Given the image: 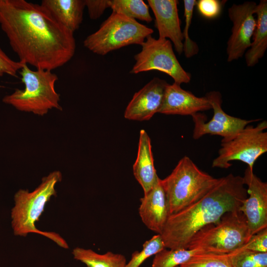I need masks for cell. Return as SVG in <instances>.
Wrapping results in <instances>:
<instances>
[{"instance_id":"1","label":"cell","mask_w":267,"mask_h":267,"mask_svg":"<svg viewBox=\"0 0 267 267\" xmlns=\"http://www.w3.org/2000/svg\"><path fill=\"white\" fill-rule=\"evenodd\" d=\"M0 26L20 62L52 71L73 57L74 33L61 25L41 4L0 0Z\"/></svg>"},{"instance_id":"2","label":"cell","mask_w":267,"mask_h":267,"mask_svg":"<svg viewBox=\"0 0 267 267\" xmlns=\"http://www.w3.org/2000/svg\"><path fill=\"white\" fill-rule=\"evenodd\" d=\"M245 185L243 177L228 174L199 200L170 215L160 234L165 247L188 249L202 228L217 222L228 212L239 211L247 197Z\"/></svg>"},{"instance_id":"3","label":"cell","mask_w":267,"mask_h":267,"mask_svg":"<svg viewBox=\"0 0 267 267\" xmlns=\"http://www.w3.org/2000/svg\"><path fill=\"white\" fill-rule=\"evenodd\" d=\"M62 174L53 171L44 177L40 184L33 191L19 189L14 196V205L11 210V226L15 235L25 237L28 233L43 235L65 249L69 248L66 241L58 233L41 231L35 223L53 196H56L55 185L62 180Z\"/></svg>"},{"instance_id":"4","label":"cell","mask_w":267,"mask_h":267,"mask_svg":"<svg viewBox=\"0 0 267 267\" xmlns=\"http://www.w3.org/2000/svg\"><path fill=\"white\" fill-rule=\"evenodd\" d=\"M25 88L16 89L2 98V102L17 110L44 116L53 108L62 110L60 94L55 89L57 75L48 70H32L25 64L19 70Z\"/></svg>"},{"instance_id":"5","label":"cell","mask_w":267,"mask_h":267,"mask_svg":"<svg viewBox=\"0 0 267 267\" xmlns=\"http://www.w3.org/2000/svg\"><path fill=\"white\" fill-rule=\"evenodd\" d=\"M220 178L201 170L189 157H182L172 173L161 180L170 215L199 200Z\"/></svg>"},{"instance_id":"6","label":"cell","mask_w":267,"mask_h":267,"mask_svg":"<svg viewBox=\"0 0 267 267\" xmlns=\"http://www.w3.org/2000/svg\"><path fill=\"white\" fill-rule=\"evenodd\" d=\"M250 238L246 219L239 210L225 214L217 222L198 231L191 239L188 249L228 254L241 248Z\"/></svg>"},{"instance_id":"7","label":"cell","mask_w":267,"mask_h":267,"mask_svg":"<svg viewBox=\"0 0 267 267\" xmlns=\"http://www.w3.org/2000/svg\"><path fill=\"white\" fill-rule=\"evenodd\" d=\"M153 32L136 20L112 12L98 30L85 39L84 46L94 53L104 55L131 44L141 45Z\"/></svg>"},{"instance_id":"8","label":"cell","mask_w":267,"mask_h":267,"mask_svg":"<svg viewBox=\"0 0 267 267\" xmlns=\"http://www.w3.org/2000/svg\"><path fill=\"white\" fill-rule=\"evenodd\" d=\"M267 122L256 126L247 125L234 135L221 140L218 155L212 162L213 168L228 169L232 161H239L253 171L256 160L267 152Z\"/></svg>"},{"instance_id":"9","label":"cell","mask_w":267,"mask_h":267,"mask_svg":"<svg viewBox=\"0 0 267 267\" xmlns=\"http://www.w3.org/2000/svg\"><path fill=\"white\" fill-rule=\"evenodd\" d=\"M141 46V51L134 56L135 63L130 73L157 70L168 75L174 83L180 85L190 81V73L179 63L169 40L156 39L150 35Z\"/></svg>"},{"instance_id":"10","label":"cell","mask_w":267,"mask_h":267,"mask_svg":"<svg viewBox=\"0 0 267 267\" xmlns=\"http://www.w3.org/2000/svg\"><path fill=\"white\" fill-rule=\"evenodd\" d=\"M205 96L213 110V116L208 122L204 115L197 113L191 116L194 123L193 138L197 139L205 134L218 135L222 138L231 136L251 123L261 119L247 120L230 116L222 107V97L217 91L208 92Z\"/></svg>"},{"instance_id":"11","label":"cell","mask_w":267,"mask_h":267,"mask_svg":"<svg viewBox=\"0 0 267 267\" xmlns=\"http://www.w3.org/2000/svg\"><path fill=\"white\" fill-rule=\"evenodd\" d=\"M256 5L255 2L246 1L239 4H233L228 8L232 27L227 43L228 62L242 57L250 47L256 27L254 15Z\"/></svg>"},{"instance_id":"12","label":"cell","mask_w":267,"mask_h":267,"mask_svg":"<svg viewBox=\"0 0 267 267\" xmlns=\"http://www.w3.org/2000/svg\"><path fill=\"white\" fill-rule=\"evenodd\" d=\"M243 178L249 197L243 201L239 211L246 219L251 237L267 228V183L248 167Z\"/></svg>"},{"instance_id":"13","label":"cell","mask_w":267,"mask_h":267,"mask_svg":"<svg viewBox=\"0 0 267 267\" xmlns=\"http://www.w3.org/2000/svg\"><path fill=\"white\" fill-rule=\"evenodd\" d=\"M169 84L155 77L135 92L128 104L124 117L128 120L143 121L150 119L162 107Z\"/></svg>"},{"instance_id":"14","label":"cell","mask_w":267,"mask_h":267,"mask_svg":"<svg viewBox=\"0 0 267 267\" xmlns=\"http://www.w3.org/2000/svg\"><path fill=\"white\" fill-rule=\"evenodd\" d=\"M155 16L159 38L170 39L178 54L183 52V37L180 28L177 0H148Z\"/></svg>"},{"instance_id":"15","label":"cell","mask_w":267,"mask_h":267,"mask_svg":"<svg viewBox=\"0 0 267 267\" xmlns=\"http://www.w3.org/2000/svg\"><path fill=\"white\" fill-rule=\"evenodd\" d=\"M159 178L154 186L140 199L138 212L144 225L160 234L170 214L167 197Z\"/></svg>"},{"instance_id":"16","label":"cell","mask_w":267,"mask_h":267,"mask_svg":"<svg viewBox=\"0 0 267 267\" xmlns=\"http://www.w3.org/2000/svg\"><path fill=\"white\" fill-rule=\"evenodd\" d=\"M212 109L206 96L197 97L175 83L168 84L159 113L167 115H191Z\"/></svg>"},{"instance_id":"17","label":"cell","mask_w":267,"mask_h":267,"mask_svg":"<svg viewBox=\"0 0 267 267\" xmlns=\"http://www.w3.org/2000/svg\"><path fill=\"white\" fill-rule=\"evenodd\" d=\"M151 139L144 130L139 132L138 151L133 165V173L144 191L147 193L159 179L154 164Z\"/></svg>"},{"instance_id":"18","label":"cell","mask_w":267,"mask_h":267,"mask_svg":"<svg viewBox=\"0 0 267 267\" xmlns=\"http://www.w3.org/2000/svg\"><path fill=\"white\" fill-rule=\"evenodd\" d=\"M41 5L56 21L73 33L83 21L85 0H43Z\"/></svg>"},{"instance_id":"19","label":"cell","mask_w":267,"mask_h":267,"mask_svg":"<svg viewBox=\"0 0 267 267\" xmlns=\"http://www.w3.org/2000/svg\"><path fill=\"white\" fill-rule=\"evenodd\" d=\"M257 14L256 27L253 35V42L245 53L246 63L248 67L257 64L264 55L267 48V1L261 0L255 10Z\"/></svg>"},{"instance_id":"20","label":"cell","mask_w":267,"mask_h":267,"mask_svg":"<svg viewBox=\"0 0 267 267\" xmlns=\"http://www.w3.org/2000/svg\"><path fill=\"white\" fill-rule=\"evenodd\" d=\"M74 258L87 267H126L125 256L110 251L99 254L90 249L76 247L73 250Z\"/></svg>"},{"instance_id":"21","label":"cell","mask_w":267,"mask_h":267,"mask_svg":"<svg viewBox=\"0 0 267 267\" xmlns=\"http://www.w3.org/2000/svg\"><path fill=\"white\" fill-rule=\"evenodd\" d=\"M113 12L150 23L152 21L148 5L142 0H110Z\"/></svg>"},{"instance_id":"22","label":"cell","mask_w":267,"mask_h":267,"mask_svg":"<svg viewBox=\"0 0 267 267\" xmlns=\"http://www.w3.org/2000/svg\"><path fill=\"white\" fill-rule=\"evenodd\" d=\"M164 248L155 255L151 267H177L188 261L195 255L204 253L194 249Z\"/></svg>"},{"instance_id":"23","label":"cell","mask_w":267,"mask_h":267,"mask_svg":"<svg viewBox=\"0 0 267 267\" xmlns=\"http://www.w3.org/2000/svg\"><path fill=\"white\" fill-rule=\"evenodd\" d=\"M179 267H232L228 254L200 253Z\"/></svg>"},{"instance_id":"24","label":"cell","mask_w":267,"mask_h":267,"mask_svg":"<svg viewBox=\"0 0 267 267\" xmlns=\"http://www.w3.org/2000/svg\"><path fill=\"white\" fill-rule=\"evenodd\" d=\"M228 255L232 267H267V252L239 250Z\"/></svg>"},{"instance_id":"25","label":"cell","mask_w":267,"mask_h":267,"mask_svg":"<svg viewBox=\"0 0 267 267\" xmlns=\"http://www.w3.org/2000/svg\"><path fill=\"white\" fill-rule=\"evenodd\" d=\"M165 248L161 235H155L143 243L140 251H135L132 254L126 267H139L147 259Z\"/></svg>"},{"instance_id":"26","label":"cell","mask_w":267,"mask_h":267,"mask_svg":"<svg viewBox=\"0 0 267 267\" xmlns=\"http://www.w3.org/2000/svg\"><path fill=\"white\" fill-rule=\"evenodd\" d=\"M195 0H184V16L185 26L182 35L183 37V52L186 58H191L198 53L197 44L193 41L189 36V29L193 16L194 8L196 5Z\"/></svg>"},{"instance_id":"27","label":"cell","mask_w":267,"mask_h":267,"mask_svg":"<svg viewBox=\"0 0 267 267\" xmlns=\"http://www.w3.org/2000/svg\"><path fill=\"white\" fill-rule=\"evenodd\" d=\"M223 2L219 0H199L196 5L199 13L203 17L212 19L221 13Z\"/></svg>"},{"instance_id":"28","label":"cell","mask_w":267,"mask_h":267,"mask_svg":"<svg viewBox=\"0 0 267 267\" xmlns=\"http://www.w3.org/2000/svg\"><path fill=\"white\" fill-rule=\"evenodd\" d=\"M247 250L261 253L267 252V228L252 235L245 245L237 250Z\"/></svg>"},{"instance_id":"29","label":"cell","mask_w":267,"mask_h":267,"mask_svg":"<svg viewBox=\"0 0 267 267\" xmlns=\"http://www.w3.org/2000/svg\"><path fill=\"white\" fill-rule=\"evenodd\" d=\"M25 63L11 59L0 46V77L8 75L17 77V73Z\"/></svg>"},{"instance_id":"30","label":"cell","mask_w":267,"mask_h":267,"mask_svg":"<svg viewBox=\"0 0 267 267\" xmlns=\"http://www.w3.org/2000/svg\"><path fill=\"white\" fill-rule=\"evenodd\" d=\"M110 0H85L89 17L91 19L99 18L105 10L110 8Z\"/></svg>"},{"instance_id":"31","label":"cell","mask_w":267,"mask_h":267,"mask_svg":"<svg viewBox=\"0 0 267 267\" xmlns=\"http://www.w3.org/2000/svg\"></svg>"}]
</instances>
